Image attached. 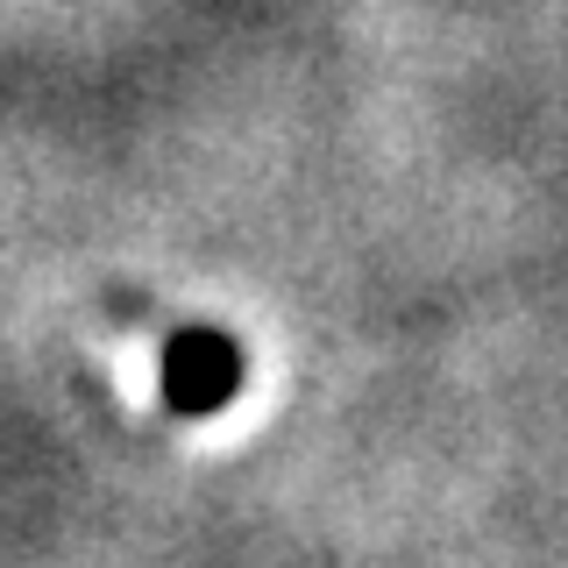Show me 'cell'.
<instances>
[{
  "label": "cell",
  "instance_id": "cell-1",
  "mask_svg": "<svg viewBox=\"0 0 568 568\" xmlns=\"http://www.w3.org/2000/svg\"><path fill=\"white\" fill-rule=\"evenodd\" d=\"M248 355L227 327H178L164 355H156V390L178 419H213L242 398Z\"/></svg>",
  "mask_w": 568,
  "mask_h": 568
}]
</instances>
